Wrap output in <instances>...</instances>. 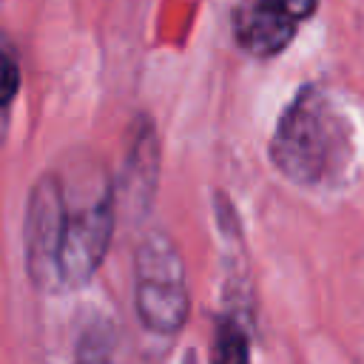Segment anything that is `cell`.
Instances as JSON below:
<instances>
[{"mask_svg": "<svg viewBox=\"0 0 364 364\" xmlns=\"http://www.w3.org/2000/svg\"><path fill=\"white\" fill-rule=\"evenodd\" d=\"M318 0H239L233 9V37L253 57H273L287 48L299 26Z\"/></svg>", "mask_w": 364, "mask_h": 364, "instance_id": "obj_5", "label": "cell"}, {"mask_svg": "<svg viewBox=\"0 0 364 364\" xmlns=\"http://www.w3.org/2000/svg\"><path fill=\"white\" fill-rule=\"evenodd\" d=\"M134 307L151 333L173 336L188 321L185 267L165 233H148L134 259Z\"/></svg>", "mask_w": 364, "mask_h": 364, "instance_id": "obj_3", "label": "cell"}, {"mask_svg": "<svg viewBox=\"0 0 364 364\" xmlns=\"http://www.w3.org/2000/svg\"><path fill=\"white\" fill-rule=\"evenodd\" d=\"M63 205H65V185L57 173H46L34 182L26 205V267L31 282L46 290L57 293V245H60V225H63Z\"/></svg>", "mask_w": 364, "mask_h": 364, "instance_id": "obj_4", "label": "cell"}, {"mask_svg": "<svg viewBox=\"0 0 364 364\" xmlns=\"http://www.w3.org/2000/svg\"><path fill=\"white\" fill-rule=\"evenodd\" d=\"M14 91H17V60L11 54V48L6 46V54H3V97H6V111L14 100Z\"/></svg>", "mask_w": 364, "mask_h": 364, "instance_id": "obj_6", "label": "cell"}, {"mask_svg": "<svg viewBox=\"0 0 364 364\" xmlns=\"http://www.w3.org/2000/svg\"><path fill=\"white\" fill-rule=\"evenodd\" d=\"M270 159L296 185H338L355 162V131L347 111L324 88H301L273 128Z\"/></svg>", "mask_w": 364, "mask_h": 364, "instance_id": "obj_1", "label": "cell"}, {"mask_svg": "<svg viewBox=\"0 0 364 364\" xmlns=\"http://www.w3.org/2000/svg\"><path fill=\"white\" fill-rule=\"evenodd\" d=\"M65 185V182H63ZM114 236V191L100 173L80 193L65 188L60 245H57V290L85 284L105 259Z\"/></svg>", "mask_w": 364, "mask_h": 364, "instance_id": "obj_2", "label": "cell"}]
</instances>
